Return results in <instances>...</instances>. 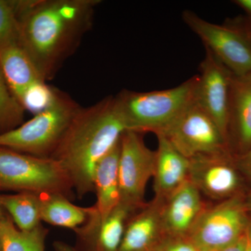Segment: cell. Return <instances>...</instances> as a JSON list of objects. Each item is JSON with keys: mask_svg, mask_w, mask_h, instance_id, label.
I'll list each match as a JSON object with an SVG mask.
<instances>
[{"mask_svg": "<svg viewBox=\"0 0 251 251\" xmlns=\"http://www.w3.org/2000/svg\"><path fill=\"white\" fill-rule=\"evenodd\" d=\"M207 204L189 179L163 202L161 223L166 237H188Z\"/></svg>", "mask_w": 251, "mask_h": 251, "instance_id": "13", "label": "cell"}, {"mask_svg": "<svg viewBox=\"0 0 251 251\" xmlns=\"http://www.w3.org/2000/svg\"><path fill=\"white\" fill-rule=\"evenodd\" d=\"M163 202L153 198L133 214L119 251H156L165 237L161 223Z\"/></svg>", "mask_w": 251, "mask_h": 251, "instance_id": "15", "label": "cell"}, {"mask_svg": "<svg viewBox=\"0 0 251 251\" xmlns=\"http://www.w3.org/2000/svg\"><path fill=\"white\" fill-rule=\"evenodd\" d=\"M227 140L234 156L251 149V72L241 76L232 74Z\"/></svg>", "mask_w": 251, "mask_h": 251, "instance_id": "14", "label": "cell"}, {"mask_svg": "<svg viewBox=\"0 0 251 251\" xmlns=\"http://www.w3.org/2000/svg\"><path fill=\"white\" fill-rule=\"evenodd\" d=\"M234 164L240 173L244 184H247L251 190V149L247 152L234 156Z\"/></svg>", "mask_w": 251, "mask_h": 251, "instance_id": "26", "label": "cell"}, {"mask_svg": "<svg viewBox=\"0 0 251 251\" xmlns=\"http://www.w3.org/2000/svg\"><path fill=\"white\" fill-rule=\"evenodd\" d=\"M153 191L155 199L164 202L176 188L188 179L189 159L183 156L162 134L156 135Z\"/></svg>", "mask_w": 251, "mask_h": 251, "instance_id": "16", "label": "cell"}, {"mask_svg": "<svg viewBox=\"0 0 251 251\" xmlns=\"http://www.w3.org/2000/svg\"></svg>", "mask_w": 251, "mask_h": 251, "instance_id": "35", "label": "cell"}, {"mask_svg": "<svg viewBox=\"0 0 251 251\" xmlns=\"http://www.w3.org/2000/svg\"><path fill=\"white\" fill-rule=\"evenodd\" d=\"M128 130L116 98L80 108L51 155L61 163L79 199L94 192V171Z\"/></svg>", "mask_w": 251, "mask_h": 251, "instance_id": "2", "label": "cell"}, {"mask_svg": "<svg viewBox=\"0 0 251 251\" xmlns=\"http://www.w3.org/2000/svg\"><path fill=\"white\" fill-rule=\"evenodd\" d=\"M57 91L46 85L45 81L36 82L28 87L19 100L25 110L34 115L44 111L53 102Z\"/></svg>", "mask_w": 251, "mask_h": 251, "instance_id": "23", "label": "cell"}, {"mask_svg": "<svg viewBox=\"0 0 251 251\" xmlns=\"http://www.w3.org/2000/svg\"><path fill=\"white\" fill-rule=\"evenodd\" d=\"M0 191L58 193L70 200L75 193L59 162L4 148H0Z\"/></svg>", "mask_w": 251, "mask_h": 251, "instance_id": "4", "label": "cell"}, {"mask_svg": "<svg viewBox=\"0 0 251 251\" xmlns=\"http://www.w3.org/2000/svg\"><path fill=\"white\" fill-rule=\"evenodd\" d=\"M200 72L195 100L216 122L228 145L229 86L232 73L207 50L200 66Z\"/></svg>", "mask_w": 251, "mask_h": 251, "instance_id": "11", "label": "cell"}, {"mask_svg": "<svg viewBox=\"0 0 251 251\" xmlns=\"http://www.w3.org/2000/svg\"><path fill=\"white\" fill-rule=\"evenodd\" d=\"M53 247L55 251H77L75 247L61 241H57L53 243Z\"/></svg>", "mask_w": 251, "mask_h": 251, "instance_id": "28", "label": "cell"}, {"mask_svg": "<svg viewBox=\"0 0 251 251\" xmlns=\"http://www.w3.org/2000/svg\"><path fill=\"white\" fill-rule=\"evenodd\" d=\"M0 69L18 101L28 87L46 82L20 41L0 48Z\"/></svg>", "mask_w": 251, "mask_h": 251, "instance_id": "17", "label": "cell"}, {"mask_svg": "<svg viewBox=\"0 0 251 251\" xmlns=\"http://www.w3.org/2000/svg\"><path fill=\"white\" fill-rule=\"evenodd\" d=\"M246 202H247L248 211H249V216H250V219H251V190L247 191Z\"/></svg>", "mask_w": 251, "mask_h": 251, "instance_id": "30", "label": "cell"}, {"mask_svg": "<svg viewBox=\"0 0 251 251\" xmlns=\"http://www.w3.org/2000/svg\"><path fill=\"white\" fill-rule=\"evenodd\" d=\"M1 204L5 212L20 230L28 232L41 225L39 195L29 192L1 195Z\"/></svg>", "mask_w": 251, "mask_h": 251, "instance_id": "20", "label": "cell"}, {"mask_svg": "<svg viewBox=\"0 0 251 251\" xmlns=\"http://www.w3.org/2000/svg\"><path fill=\"white\" fill-rule=\"evenodd\" d=\"M0 251H2V249H1V242H0Z\"/></svg>", "mask_w": 251, "mask_h": 251, "instance_id": "34", "label": "cell"}, {"mask_svg": "<svg viewBox=\"0 0 251 251\" xmlns=\"http://www.w3.org/2000/svg\"><path fill=\"white\" fill-rule=\"evenodd\" d=\"M188 179L202 196L219 202L244 192V181L231 153L199 155L189 159Z\"/></svg>", "mask_w": 251, "mask_h": 251, "instance_id": "10", "label": "cell"}, {"mask_svg": "<svg viewBox=\"0 0 251 251\" xmlns=\"http://www.w3.org/2000/svg\"><path fill=\"white\" fill-rule=\"evenodd\" d=\"M158 134L164 135L188 159L199 155L231 153L216 122L195 99L165 131Z\"/></svg>", "mask_w": 251, "mask_h": 251, "instance_id": "7", "label": "cell"}, {"mask_svg": "<svg viewBox=\"0 0 251 251\" xmlns=\"http://www.w3.org/2000/svg\"><path fill=\"white\" fill-rule=\"evenodd\" d=\"M136 211L120 203L106 217L101 219L93 205L90 219L74 231L77 237L75 250L119 251L127 223Z\"/></svg>", "mask_w": 251, "mask_h": 251, "instance_id": "12", "label": "cell"}, {"mask_svg": "<svg viewBox=\"0 0 251 251\" xmlns=\"http://www.w3.org/2000/svg\"><path fill=\"white\" fill-rule=\"evenodd\" d=\"M24 110L11 93L0 69V134L22 125Z\"/></svg>", "mask_w": 251, "mask_h": 251, "instance_id": "22", "label": "cell"}, {"mask_svg": "<svg viewBox=\"0 0 251 251\" xmlns=\"http://www.w3.org/2000/svg\"><path fill=\"white\" fill-rule=\"evenodd\" d=\"M80 109L69 96L57 91L53 102L46 110L14 129L0 134V148L50 158Z\"/></svg>", "mask_w": 251, "mask_h": 251, "instance_id": "5", "label": "cell"}, {"mask_svg": "<svg viewBox=\"0 0 251 251\" xmlns=\"http://www.w3.org/2000/svg\"><path fill=\"white\" fill-rule=\"evenodd\" d=\"M156 251H200L188 237H165Z\"/></svg>", "mask_w": 251, "mask_h": 251, "instance_id": "25", "label": "cell"}, {"mask_svg": "<svg viewBox=\"0 0 251 251\" xmlns=\"http://www.w3.org/2000/svg\"><path fill=\"white\" fill-rule=\"evenodd\" d=\"M249 244V240L247 230V233L244 234L237 241L217 251H247Z\"/></svg>", "mask_w": 251, "mask_h": 251, "instance_id": "27", "label": "cell"}, {"mask_svg": "<svg viewBox=\"0 0 251 251\" xmlns=\"http://www.w3.org/2000/svg\"><path fill=\"white\" fill-rule=\"evenodd\" d=\"M120 203L138 211L147 204L145 192L154 173L156 151L147 147L141 133L126 130L120 140Z\"/></svg>", "mask_w": 251, "mask_h": 251, "instance_id": "9", "label": "cell"}, {"mask_svg": "<svg viewBox=\"0 0 251 251\" xmlns=\"http://www.w3.org/2000/svg\"><path fill=\"white\" fill-rule=\"evenodd\" d=\"M182 18L209 50L236 76L251 72V44L240 31L229 25L208 22L185 10Z\"/></svg>", "mask_w": 251, "mask_h": 251, "instance_id": "8", "label": "cell"}, {"mask_svg": "<svg viewBox=\"0 0 251 251\" xmlns=\"http://www.w3.org/2000/svg\"><path fill=\"white\" fill-rule=\"evenodd\" d=\"M234 3L251 16V0H236Z\"/></svg>", "mask_w": 251, "mask_h": 251, "instance_id": "29", "label": "cell"}, {"mask_svg": "<svg viewBox=\"0 0 251 251\" xmlns=\"http://www.w3.org/2000/svg\"><path fill=\"white\" fill-rule=\"evenodd\" d=\"M246 193L206 204L188 235L200 251H219L247 233L251 219Z\"/></svg>", "mask_w": 251, "mask_h": 251, "instance_id": "6", "label": "cell"}, {"mask_svg": "<svg viewBox=\"0 0 251 251\" xmlns=\"http://www.w3.org/2000/svg\"><path fill=\"white\" fill-rule=\"evenodd\" d=\"M20 41L17 1L0 0V48Z\"/></svg>", "mask_w": 251, "mask_h": 251, "instance_id": "24", "label": "cell"}, {"mask_svg": "<svg viewBox=\"0 0 251 251\" xmlns=\"http://www.w3.org/2000/svg\"><path fill=\"white\" fill-rule=\"evenodd\" d=\"M120 148V141L99 162L94 171V192L97 195V202L94 206L101 219L106 217L121 201L119 177Z\"/></svg>", "mask_w": 251, "mask_h": 251, "instance_id": "18", "label": "cell"}, {"mask_svg": "<svg viewBox=\"0 0 251 251\" xmlns=\"http://www.w3.org/2000/svg\"><path fill=\"white\" fill-rule=\"evenodd\" d=\"M41 221L51 226L73 230L83 226L90 219L93 206L82 207L58 193L39 195Z\"/></svg>", "mask_w": 251, "mask_h": 251, "instance_id": "19", "label": "cell"}, {"mask_svg": "<svg viewBox=\"0 0 251 251\" xmlns=\"http://www.w3.org/2000/svg\"><path fill=\"white\" fill-rule=\"evenodd\" d=\"M197 82L196 75L168 90L123 91L115 98L128 130L155 135L163 133L194 100Z\"/></svg>", "mask_w": 251, "mask_h": 251, "instance_id": "3", "label": "cell"}, {"mask_svg": "<svg viewBox=\"0 0 251 251\" xmlns=\"http://www.w3.org/2000/svg\"><path fill=\"white\" fill-rule=\"evenodd\" d=\"M0 196H1V194H0ZM4 214L5 211L4 209H3L2 206H1V200H0V219L4 216Z\"/></svg>", "mask_w": 251, "mask_h": 251, "instance_id": "32", "label": "cell"}, {"mask_svg": "<svg viewBox=\"0 0 251 251\" xmlns=\"http://www.w3.org/2000/svg\"><path fill=\"white\" fill-rule=\"evenodd\" d=\"M95 0L18 1L20 42L44 80L77 46L91 25Z\"/></svg>", "mask_w": 251, "mask_h": 251, "instance_id": "1", "label": "cell"}, {"mask_svg": "<svg viewBox=\"0 0 251 251\" xmlns=\"http://www.w3.org/2000/svg\"><path fill=\"white\" fill-rule=\"evenodd\" d=\"M49 229L42 224L31 231L20 230L10 216L0 219V242L2 251H46Z\"/></svg>", "mask_w": 251, "mask_h": 251, "instance_id": "21", "label": "cell"}, {"mask_svg": "<svg viewBox=\"0 0 251 251\" xmlns=\"http://www.w3.org/2000/svg\"><path fill=\"white\" fill-rule=\"evenodd\" d=\"M248 236H249V243L251 247V219L250 224H249V228H248Z\"/></svg>", "mask_w": 251, "mask_h": 251, "instance_id": "31", "label": "cell"}, {"mask_svg": "<svg viewBox=\"0 0 251 251\" xmlns=\"http://www.w3.org/2000/svg\"><path fill=\"white\" fill-rule=\"evenodd\" d=\"M248 237H249V236H248ZM247 251H251V247L250 245V243H249V247H248V248H247Z\"/></svg>", "mask_w": 251, "mask_h": 251, "instance_id": "33", "label": "cell"}]
</instances>
